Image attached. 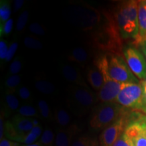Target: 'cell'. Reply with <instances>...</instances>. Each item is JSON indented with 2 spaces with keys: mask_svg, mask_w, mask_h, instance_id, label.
<instances>
[{
  "mask_svg": "<svg viewBox=\"0 0 146 146\" xmlns=\"http://www.w3.org/2000/svg\"><path fill=\"white\" fill-rule=\"evenodd\" d=\"M18 145H20V143L18 142L7 139L5 138L2 139L0 141V146H17Z\"/></svg>",
  "mask_w": 146,
  "mask_h": 146,
  "instance_id": "36",
  "label": "cell"
},
{
  "mask_svg": "<svg viewBox=\"0 0 146 146\" xmlns=\"http://www.w3.org/2000/svg\"><path fill=\"white\" fill-rule=\"evenodd\" d=\"M18 114L27 118H34L38 116L37 110L35 108L29 105H24L18 110Z\"/></svg>",
  "mask_w": 146,
  "mask_h": 146,
  "instance_id": "22",
  "label": "cell"
},
{
  "mask_svg": "<svg viewBox=\"0 0 146 146\" xmlns=\"http://www.w3.org/2000/svg\"><path fill=\"white\" fill-rule=\"evenodd\" d=\"M78 128L76 125L68 129H58L55 139L54 146H71L73 138L77 132Z\"/></svg>",
  "mask_w": 146,
  "mask_h": 146,
  "instance_id": "13",
  "label": "cell"
},
{
  "mask_svg": "<svg viewBox=\"0 0 146 146\" xmlns=\"http://www.w3.org/2000/svg\"><path fill=\"white\" fill-rule=\"evenodd\" d=\"M5 103L7 109L10 112L19 109V102L18 98L14 95L8 94L5 96Z\"/></svg>",
  "mask_w": 146,
  "mask_h": 146,
  "instance_id": "23",
  "label": "cell"
},
{
  "mask_svg": "<svg viewBox=\"0 0 146 146\" xmlns=\"http://www.w3.org/2000/svg\"><path fill=\"white\" fill-rule=\"evenodd\" d=\"M129 113H128L103 130L99 139L100 146H113L119 137L125 132L129 122Z\"/></svg>",
  "mask_w": 146,
  "mask_h": 146,
  "instance_id": "11",
  "label": "cell"
},
{
  "mask_svg": "<svg viewBox=\"0 0 146 146\" xmlns=\"http://www.w3.org/2000/svg\"><path fill=\"white\" fill-rule=\"evenodd\" d=\"M138 26L139 33L135 43L141 45L146 42V0L139 1Z\"/></svg>",
  "mask_w": 146,
  "mask_h": 146,
  "instance_id": "12",
  "label": "cell"
},
{
  "mask_svg": "<svg viewBox=\"0 0 146 146\" xmlns=\"http://www.w3.org/2000/svg\"><path fill=\"white\" fill-rule=\"evenodd\" d=\"M124 58L131 72L139 79H146V60L135 47H128L124 50Z\"/></svg>",
  "mask_w": 146,
  "mask_h": 146,
  "instance_id": "9",
  "label": "cell"
},
{
  "mask_svg": "<svg viewBox=\"0 0 146 146\" xmlns=\"http://www.w3.org/2000/svg\"><path fill=\"white\" fill-rule=\"evenodd\" d=\"M21 76L19 75H12L7 78L5 81V85L8 89H13L21 83Z\"/></svg>",
  "mask_w": 146,
  "mask_h": 146,
  "instance_id": "26",
  "label": "cell"
},
{
  "mask_svg": "<svg viewBox=\"0 0 146 146\" xmlns=\"http://www.w3.org/2000/svg\"><path fill=\"white\" fill-rule=\"evenodd\" d=\"M55 139H56V136L52 129H46L42 133L39 141L43 146H54Z\"/></svg>",
  "mask_w": 146,
  "mask_h": 146,
  "instance_id": "21",
  "label": "cell"
},
{
  "mask_svg": "<svg viewBox=\"0 0 146 146\" xmlns=\"http://www.w3.org/2000/svg\"><path fill=\"white\" fill-rule=\"evenodd\" d=\"M38 108L39 112L41 115V117L45 120H50L52 118L50 109L47 103L44 100H41L38 102Z\"/></svg>",
  "mask_w": 146,
  "mask_h": 146,
  "instance_id": "24",
  "label": "cell"
},
{
  "mask_svg": "<svg viewBox=\"0 0 146 146\" xmlns=\"http://www.w3.org/2000/svg\"><path fill=\"white\" fill-rule=\"evenodd\" d=\"M129 113L117 102L102 103L93 108L89 125L95 131L104 130Z\"/></svg>",
  "mask_w": 146,
  "mask_h": 146,
  "instance_id": "3",
  "label": "cell"
},
{
  "mask_svg": "<svg viewBox=\"0 0 146 146\" xmlns=\"http://www.w3.org/2000/svg\"><path fill=\"white\" fill-rule=\"evenodd\" d=\"M137 115L138 120L141 122V124L143 125L144 128H145L146 130V115L140 114V113H138V112Z\"/></svg>",
  "mask_w": 146,
  "mask_h": 146,
  "instance_id": "41",
  "label": "cell"
},
{
  "mask_svg": "<svg viewBox=\"0 0 146 146\" xmlns=\"http://www.w3.org/2000/svg\"><path fill=\"white\" fill-rule=\"evenodd\" d=\"M24 43L25 46L28 48L33 49V50H41L43 47L42 43L39 40L35 39L31 36H27L24 39Z\"/></svg>",
  "mask_w": 146,
  "mask_h": 146,
  "instance_id": "25",
  "label": "cell"
},
{
  "mask_svg": "<svg viewBox=\"0 0 146 146\" xmlns=\"http://www.w3.org/2000/svg\"><path fill=\"white\" fill-rule=\"evenodd\" d=\"M96 65L104 78V85L98 91V100L102 103L116 102L123 84L114 81L110 76L108 72L107 56L100 57L97 61Z\"/></svg>",
  "mask_w": 146,
  "mask_h": 146,
  "instance_id": "4",
  "label": "cell"
},
{
  "mask_svg": "<svg viewBox=\"0 0 146 146\" xmlns=\"http://www.w3.org/2000/svg\"><path fill=\"white\" fill-rule=\"evenodd\" d=\"M12 27H13V21L12 19H9L8 21L2 25H0V31L1 35H8L12 30Z\"/></svg>",
  "mask_w": 146,
  "mask_h": 146,
  "instance_id": "30",
  "label": "cell"
},
{
  "mask_svg": "<svg viewBox=\"0 0 146 146\" xmlns=\"http://www.w3.org/2000/svg\"><path fill=\"white\" fill-rule=\"evenodd\" d=\"M0 139H2L3 135H5V123L3 122V117L2 115L1 116V119H0Z\"/></svg>",
  "mask_w": 146,
  "mask_h": 146,
  "instance_id": "39",
  "label": "cell"
},
{
  "mask_svg": "<svg viewBox=\"0 0 146 146\" xmlns=\"http://www.w3.org/2000/svg\"><path fill=\"white\" fill-rule=\"evenodd\" d=\"M62 72L64 77L70 83H76L78 86L88 87L82 78L81 74L71 66H63L62 67Z\"/></svg>",
  "mask_w": 146,
  "mask_h": 146,
  "instance_id": "14",
  "label": "cell"
},
{
  "mask_svg": "<svg viewBox=\"0 0 146 146\" xmlns=\"http://www.w3.org/2000/svg\"><path fill=\"white\" fill-rule=\"evenodd\" d=\"M22 64L21 62L18 60H16L11 64L10 66V72L13 75H16L21 70Z\"/></svg>",
  "mask_w": 146,
  "mask_h": 146,
  "instance_id": "32",
  "label": "cell"
},
{
  "mask_svg": "<svg viewBox=\"0 0 146 146\" xmlns=\"http://www.w3.org/2000/svg\"><path fill=\"white\" fill-rule=\"evenodd\" d=\"M142 89H143V102H144V110L143 112L146 113V79L142 81L141 83Z\"/></svg>",
  "mask_w": 146,
  "mask_h": 146,
  "instance_id": "37",
  "label": "cell"
},
{
  "mask_svg": "<svg viewBox=\"0 0 146 146\" xmlns=\"http://www.w3.org/2000/svg\"><path fill=\"white\" fill-rule=\"evenodd\" d=\"M17 146H23V145H17Z\"/></svg>",
  "mask_w": 146,
  "mask_h": 146,
  "instance_id": "44",
  "label": "cell"
},
{
  "mask_svg": "<svg viewBox=\"0 0 146 146\" xmlns=\"http://www.w3.org/2000/svg\"><path fill=\"white\" fill-rule=\"evenodd\" d=\"M98 140L88 135L78 137L73 140L71 146H99Z\"/></svg>",
  "mask_w": 146,
  "mask_h": 146,
  "instance_id": "18",
  "label": "cell"
},
{
  "mask_svg": "<svg viewBox=\"0 0 146 146\" xmlns=\"http://www.w3.org/2000/svg\"><path fill=\"white\" fill-rule=\"evenodd\" d=\"M29 29H30L31 32L35 35H37L43 36L45 33L44 29L42 28V27L39 24L36 23H32L29 27Z\"/></svg>",
  "mask_w": 146,
  "mask_h": 146,
  "instance_id": "31",
  "label": "cell"
},
{
  "mask_svg": "<svg viewBox=\"0 0 146 146\" xmlns=\"http://www.w3.org/2000/svg\"><path fill=\"white\" fill-rule=\"evenodd\" d=\"M25 1L23 0H16L14 3V12H17L22 8Z\"/></svg>",
  "mask_w": 146,
  "mask_h": 146,
  "instance_id": "40",
  "label": "cell"
},
{
  "mask_svg": "<svg viewBox=\"0 0 146 146\" xmlns=\"http://www.w3.org/2000/svg\"><path fill=\"white\" fill-rule=\"evenodd\" d=\"M31 132L33 133V134L35 135L38 138L41 137L42 133H43V130H42V127L40 125L36 126V127H34L33 128V129L31 131Z\"/></svg>",
  "mask_w": 146,
  "mask_h": 146,
  "instance_id": "38",
  "label": "cell"
},
{
  "mask_svg": "<svg viewBox=\"0 0 146 146\" xmlns=\"http://www.w3.org/2000/svg\"><path fill=\"white\" fill-rule=\"evenodd\" d=\"M18 48V43L14 42V43H12V44L10 45L8 48V54H7V57L5 58V60L7 62L10 61V60H12V58H13L14 54H15L16 50H17Z\"/></svg>",
  "mask_w": 146,
  "mask_h": 146,
  "instance_id": "33",
  "label": "cell"
},
{
  "mask_svg": "<svg viewBox=\"0 0 146 146\" xmlns=\"http://www.w3.org/2000/svg\"><path fill=\"white\" fill-rule=\"evenodd\" d=\"M87 80L92 88L99 91L104 85V78L98 68H91L87 73Z\"/></svg>",
  "mask_w": 146,
  "mask_h": 146,
  "instance_id": "15",
  "label": "cell"
},
{
  "mask_svg": "<svg viewBox=\"0 0 146 146\" xmlns=\"http://www.w3.org/2000/svg\"><path fill=\"white\" fill-rule=\"evenodd\" d=\"M38 139L39 138L31 132H29V133L22 137L21 138H20L18 139V143H23L25 145H30V144H33L36 142Z\"/></svg>",
  "mask_w": 146,
  "mask_h": 146,
  "instance_id": "27",
  "label": "cell"
},
{
  "mask_svg": "<svg viewBox=\"0 0 146 146\" xmlns=\"http://www.w3.org/2000/svg\"><path fill=\"white\" fill-rule=\"evenodd\" d=\"M18 95H19L20 98L24 100H29L31 96L29 89L26 87H22L21 88H19V89H18Z\"/></svg>",
  "mask_w": 146,
  "mask_h": 146,
  "instance_id": "34",
  "label": "cell"
},
{
  "mask_svg": "<svg viewBox=\"0 0 146 146\" xmlns=\"http://www.w3.org/2000/svg\"><path fill=\"white\" fill-rule=\"evenodd\" d=\"M141 47H142V50H143L144 56H145V58L146 60V42L141 45Z\"/></svg>",
  "mask_w": 146,
  "mask_h": 146,
  "instance_id": "43",
  "label": "cell"
},
{
  "mask_svg": "<svg viewBox=\"0 0 146 146\" xmlns=\"http://www.w3.org/2000/svg\"><path fill=\"white\" fill-rule=\"evenodd\" d=\"M107 59L108 72L112 79L123 84L139 83L138 79L131 72L121 55L110 54L107 56Z\"/></svg>",
  "mask_w": 146,
  "mask_h": 146,
  "instance_id": "5",
  "label": "cell"
},
{
  "mask_svg": "<svg viewBox=\"0 0 146 146\" xmlns=\"http://www.w3.org/2000/svg\"><path fill=\"white\" fill-rule=\"evenodd\" d=\"M116 102L127 109L144 110L143 89L140 83L123 84Z\"/></svg>",
  "mask_w": 146,
  "mask_h": 146,
  "instance_id": "6",
  "label": "cell"
},
{
  "mask_svg": "<svg viewBox=\"0 0 146 146\" xmlns=\"http://www.w3.org/2000/svg\"><path fill=\"white\" fill-rule=\"evenodd\" d=\"M125 134L133 146H146V131L137 117V112L129 114Z\"/></svg>",
  "mask_w": 146,
  "mask_h": 146,
  "instance_id": "10",
  "label": "cell"
},
{
  "mask_svg": "<svg viewBox=\"0 0 146 146\" xmlns=\"http://www.w3.org/2000/svg\"><path fill=\"white\" fill-rule=\"evenodd\" d=\"M139 1L131 0L118 5L114 18L122 37L132 38L135 40L139 33L138 26Z\"/></svg>",
  "mask_w": 146,
  "mask_h": 146,
  "instance_id": "1",
  "label": "cell"
},
{
  "mask_svg": "<svg viewBox=\"0 0 146 146\" xmlns=\"http://www.w3.org/2000/svg\"><path fill=\"white\" fill-rule=\"evenodd\" d=\"M113 146H133V144L131 143L130 140L128 139V137L126 136L124 132L123 134L119 137V138L116 140V142L114 143Z\"/></svg>",
  "mask_w": 146,
  "mask_h": 146,
  "instance_id": "29",
  "label": "cell"
},
{
  "mask_svg": "<svg viewBox=\"0 0 146 146\" xmlns=\"http://www.w3.org/2000/svg\"><path fill=\"white\" fill-rule=\"evenodd\" d=\"M34 118H27L18 114L5 123V135L8 139L18 142L33 128Z\"/></svg>",
  "mask_w": 146,
  "mask_h": 146,
  "instance_id": "8",
  "label": "cell"
},
{
  "mask_svg": "<svg viewBox=\"0 0 146 146\" xmlns=\"http://www.w3.org/2000/svg\"><path fill=\"white\" fill-rule=\"evenodd\" d=\"M11 15L10 3L8 1H1L0 3V25H2L9 20Z\"/></svg>",
  "mask_w": 146,
  "mask_h": 146,
  "instance_id": "19",
  "label": "cell"
},
{
  "mask_svg": "<svg viewBox=\"0 0 146 146\" xmlns=\"http://www.w3.org/2000/svg\"><path fill=\"white\" fill-rule=\"evenodd\" d=\"M23 146H43L42 145L41 142L39 141H36L35 143H33V144H30V145H23Z\"/></svg>",
  "mask_w": 146,
  "mask_h": 146,
  "instance_id": "42",
  "label": "cell"
},
{
  "mask_svg": "<svg viewBox=\"0 0 146 146\" xmlns=\"http://www.w3.org/2000/svg\"><path fill=\"white\" fill-rule=\"evenodd\" d=\"M54 119L59 127V129H68L74 125L71 124L70 114L64 109H59L56 111L54 114Z\"/></svg>",
  "mask_w": 146,
  "mask_h": 146,
  "instance_id": "16",
  "label": "cell"
},
{
  "mask_svg": "<svg viewBox=\"0 0 146 146\" xmlns=\"http://www.w3.org/2000/svg\"><path fill=\"white\" fill-rule=\"evenodd\" d=\"M121 35L114 18L106 14V19L94 35V42L97 47L111 54L120 55Z\"/></svg>",
  "mask_w": 146,
  "mask_h": 146,
  "instance_id": "2",
  "label": "cell"
},
{
  "mask_svg": "<svg viewBox=\"0 0 146 146\" xmlns=\"http://www.w3.org/2000/svg\"><path fill=\"white\" fill-rule=\"evenodd\" d=\"M87 52L83 47H77L74 49L68 56V60L77 63H83L88 59Z\"/></svg>",
  "mask_w": 146,
  "mask_h": 146,
  "instance_id": "17",
  "label": "cell"
},
{
  "mask_svg": "<svg viewBox=\"0 0 146 146\" xmlns=\"http://www.w3.org/2000/svg\"><path fill=\"white\" fill-rule=\"evenodd\" d=\"M8 52V48L6 43L3 40H1V41H0V58H1V60H5Z\"/></svg>",
  "mask_w": 146,
  "mask_h": 146,
  "instance_id": "35",
  "label": "cell"
},
{
  "mask_svg": "<svg viewBox=\"0 0 146 146\" xmlns=\"http://www.w3.org/2000/svg\"><path fill=\"white\" fill-rule=\"evenodd\" d=\"M36 89L39 92L45 95H50L54 93L55 91V87L52 83L44 81V80H39L35 84Z\"/></svg>",
  "mask_w": 146,
  "mask_h": 146,
  "instance_id": "20",
  "label": "cell"
},
{
  "mask_svg": "<svg viewBox=\"0 0 146 146\" xmlns=\"http://www.w3.org/2000/svg\"><path fill=\"white\" fill-rule=\"evenodd\" d=\"M96 100L98 98L88 87L74 86L70 90L68 102L74 112L84 114L94 105Z\"/></svg>",
  "mask_w": 146,
  "mask_h": 146,
  "instance_id": "7",
  "label": "cell"
},
{
  "mask_svg": "<svg viewBox=\"0 0 146 146\" xmlns=\"http://www.w3.org/2000/svg\"><path fill=\"white\" fill-rule=\"evenodd\" d=\"M29 18V12L27 11H25L20 15L18 17L17 23H16V30L18 31H21L26 26L27 21Z\"/></svg>",
  "mask_w": 146,
  "mask_h": 146,
  "instance_id": "28",
  "label": "cell"
}]
</instances>
